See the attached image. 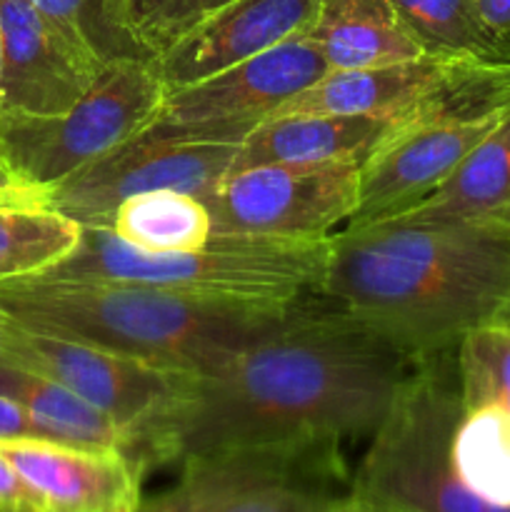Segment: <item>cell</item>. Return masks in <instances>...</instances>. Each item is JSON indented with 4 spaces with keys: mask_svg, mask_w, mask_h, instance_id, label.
I'll return each instance as SVG.
<instances>
[{
    "mask_svg": "<svg viewBox=\"0 0 510 512\" xmlns=\"http://www.w3.org/2000/svg\"><path fill=\"white\" fill-rule=\"evenodd\" d=\"M420 360L318 295L220 368L188 375L138 440L133 463L145 475L223 450L373 435Z\"/></svg>",
    "mask_w": 510,
    "mask_h": 512,
    "instance_id": "cell-1",
    "label": "cell"
},
{
    "mask_svg": "<svg viewBox=\"0 0 510 512\" xmlns=\"http://www.w3.org/2000/svg\"><path fill=\"white\" fill-rule=\"evenodd\" d=\"M318 295L415 358L448 353L510 308V228L408 218L343 228Z\"/></svg>",
    "mask_w": 510,
    "mask_h": 512,
    "instance_id": "cell-2",
    "label": "cell"
},
{
    "mask_svg": "<svg viewBox=\"0 0 510 512\" xmlns=\"http://www.w3.org/2000/svg\"><path fill=\"white\" fill-rule=\"evenodd\" d=\"M440 355L413 370L350 490L393 512H510V410H463Z\"/></svg>",
    "mask_w": 510,
    "mask_h": 512,
    "instance_id": "cell-3",
    "label": "cell"
},
{
    "mask_svg": "<svg viewBox=\"0 0 510 512\" xmlns=\"http://www.w3.org/2000/svg\"><path fill=\"white\" fill-rule=\"evenodd\" d=\"M310 300L273 308L108 280L23 278L0 285V313L25 328L185 375L220 368Z\"/></svg>",
    "mask_w": 510,
    "mask_h": 512,
    "instance_id": "cell-4",
    "label": "cell"
},
{
    "mask_svg": "<svg viewBox=\"0 0 510 512\" xmlns=\"http://www.w3.org/2000/svg\"><path fill=\"white\" fill-rule=\"evenodd\" d=\"M330 238L288 240L213 233L203 248L150 253L113 230L83 225L68 258L33 278L108 280L243 305H295L320 293Z\"/></svg>",
    "mask_w": 510,
    "mask_h": 512,
    "instance_id": "cell-5",
    "label": "cell"
},
{
    "mask_svg": "<svg viewBox=\"0 0 510 512\" xmlns=\"http://www.w3.org/2000/svg\"><path fill=\"white\" fill-rule=\"evenodd\" d=\"M163 98L150 60H113L63 113L0 110V163L20 188L50 190L138 135Z\"/></svg>",
    "mask_w": 510,
    "mask_h": 512,
    "instance_id": "cell-6",
    "label": "cell"
},
{
    "mask_svg": "<svg viewBox=\"0 0 510 512\" xmlns=\"http://www.w3.org/2000/svg\"><path fill=\"white\" fill-rule=\"evenodd\" d=\"M340 445L243 448L178 463L170 488L138 512H328L343 495Z\"/></svg>",
    "mask_w": 510,
    "mask_h": 512,
    "instance_id": "cell-7",
    "label": "cell"
},
{
    "mask_svg": "<svg viewBox=\"0 0 510 512\" xmlns=\"http://www.w3.org/2000/svg\"><path fill=\"white\" fill-rule=\"evenodd\" d=\"M328 70L308 35L285 40L210 78L165 90L158 113L140 133L165 140L243 143L250 130L318 83Z\"/></svg>",
    "mask_w": 510,
    "mask_h": 512,
    "instance_id": "cell-8",
    "label": "cell"
},
{
    "mask_svg": "<svg viewBox=\"0 0 510 512\" xmlns=\"http://www.w3.org/2000/svg\"><path fill=\"white\" fill-rule=\"evenodd\" d=\"M360 163H268L230 170L205 198L213 233L318 240L350 223Z\"/></svg>",
    "mask_w": 510,
    "mask_h": 512,
    "instance_id": "cell-9",
    "label": "cell"
},
{
    "mask_svg": "<svg viewBox=\"0 0 510 512\" xmlns=\"http://www.w3.org/2000/svg\"><path fill=\"white\" fill-rule=\"evenodd\" d=\"M0 360L55 380L130 435V460L145 430L173 405L188 375L85 340L40 333L0 313Z\"/></svg>",
    "mask_w": 510,
    "mask_h": 512,
    "instance_id": "cell-10",
    "label": "cell"
},
{
    "mask_svg": "<svg viewBox=\"0 0 510 512\" xmlns=\"http://www.w3.org/2000/svg\"><path fill=\"white\" fill-rule=\"evenodd\" d=\"M240 143L165 140L138 133L55 188L48 203L75 223L108 228L120 203L155 190L205 198L233 170Z\"/></svg>",
    "mask_w": 510,
    "mask_h": 512,
    "instance_id": "cell-11",
    "label": "cell"
},
{
    "mask_svg": "<svg viewBox=\"0 0 510 512\" xmlns=\"http://www.w3.org/2000/svg\"><path fill=\"white\" fill-rule=\"evenodd\" d=\"M503 115L478 120H400L398 128L360 163L358 205L345 228L398 218L423 203Z\"/></svg>",
    "mask_w": 510,
    "mask_h": 512,
    "instance_id": "cell-12",
    "label": "cell"
},
{
    "mask_svg": "<svg viewBox=\"0 0 510 512\" xmlns=\"http://www.w3.org/2000/svg\"><path fill=\"white\" fill-rule=\"evenodd\" d=\"M0 110L53 115L73 108L108 63L28 0H0Z\"/></svg>",
    "mask_w": 510,
    "mask_h": 512,
    "instance_id": "cell-13",
    "label": "cell"
},
{
    "mask_svg": "<svg viewBox=\"0 0 510 512\" xmlns=\"http://www.w3.org/2000/svg\"><path fill=\"white\" fill-rule=\"evenodd\" d=\"M320 0H233L150 60L165 90L183 88L308 35Z\"/></svg>",
    "mask_w": 510,
    "mask_h": 512,
    "instance_id": "cell-14",
    "label": "cell"
},
{
    "mask_svg": "<svg viewBox=\"0 0 510 512\" xmlns=\"http://www.w3.org/2000/svg\"><path fill=\"white\" fill-rule=\"evenodd\" d=\"M0 455L28 485L40 512H138L143 503V473L123 450L20 438L3 440Z\"/></svg>",
    "mask_w": 510,
    "mask_h": 512,
    "instance_id": "cell-15",
    "label": "cell"
},
{
    "mask_svg": "<svg viewBox=\"0 0 510 512\" xmlns=\"http://www.w3.org/2000/svg\"><path fill=\"white\" fill-rule=\"evenodd\" d=\"M465 58L420 55L378 68L328 70L318 83L305 88L273 115L330 113V115H408L433 90L448 80ZM270 115V118H273Z\"/></svg>",
    "mask_w": 510,
    "mask_h": 512,
    "instance_id": "cell-16",
    "label": "cell"
},
{
    "mask_svg": "<svg viewBox=\"0 0 510 512\" xmlns=\"http://www.w3.org/2000/svg\"><path fill=\"white\" fill-rule=\"evenodd\" d=\"M403 115H273L240 143L233 170L268 163H363Z\"/></svg>",
    "mask_w": 510,
    "mask_h": 512,
    "instance_id": "cell-17",
    "label": "cell"
},
{
    "mask_svg": "<svg viewBox=\"0 0 510 512\" xmlns=\"http://www.w3.org/2000/svg\"><path fill=\"white\" fill-rule=\"evenodd\" d=\"M398 218L510 228V110L433 195Z\"/></svg>",
    "mask_w": 510,
    "mask_h": 512,
    "instance_id": "cell-18",
    "label": "cell"
},
{
    "mask_svg": "<svg viewBox=\"0 0 510 512\" xmlns=\"http://www.w3.org/2000/svg\"><path fill=\"white\" fill-rule=\"evenodd\" d=\"M308 38L330 70L378 68L425 55L390 0H320Z\"/></svg>",
    "mask_w": 510,
    "mask_h": 512,
    "instance_id": "cell-19",
    "label": "cell"
},
{
    "mask_svg": "<svg viewBox=\"0 0 510 512\" xmlns=\"http://www.w3.org/2000/svg\"><path fill=\"white\" fill-rule=\"evenodd\" d=\"M0 395L28 413L43 440L78 448L123 450L130 458V435L55 380L0 360Z\"/></svg>",
    "mask_w": 510,
    "mask_h": 512,
    "instance_id": "cell-20",
    "label": "cell"
},
{
    "mask_svg": "<svg viewBox=\"0 0 510 512\" xmlns=\"http://www.w3.org/2000/svg\"><path fill=\"white\" fill-rule=\"evenodd\" d=\"M80 225L48 203L43 190L0 193V285L33 278L68 258Z\"/></svg>",
    "mask_w": 510,
    "mask_h": 512,
    "instance_id": "cell-21",
    "label": "cell"
},
{
    "mask_svg": "<svg viewBox=\"0 0 510 512\" xmlns=\"http://www.w3.org/2000/svg\"><path fill=\"white\" fill-rule=\"evenodd\" d=\"M425 55L510 63V40L495 33L473 0H390Z\"/></svg>",
    "mask_w": 510,
    "mask_h": 512,
    "instance_id": "cell-22",
    "label": "cell"
},
{
    "mask_svg": "<svg viewBox=\"0 0 510 512\" xmlns=\"http://www.w3.org/2000/svg\"><path fill=\"white\" fill-rule=\"evenodd\" d=\"M108 230L150 253L203 248L213 235L210 213L200 198L178 190H155L118 205Z\"/></svg>",
    "mask_w": 510,
    "mask_h": 512,
    "instance_id": "cell-23",
    "label": "cell"
},
{
    "mask_svg": "<svg viewBox=\"0 0 510 512\" xmlns=\"http://www.w3.org/2000/svg\"><path fill=\"white\" fill-rule=\"evenodd\" d=\"M45 18L93 50L103 63L153 60L140 40L133 0H28Z\"/></svg>",
    "mask_w": 510,
    "mask_h": 512,
    "instance_id": "cell-24",
    "label": "cell"
},
{
    "mask_svg": "<svg viewBox=\"0 0 510 512\" xmlns=\"http://www.w3.org/2000/svg\"><path fill=\"white\" fill-rule=\"evenodd\" d=\"M455 383L463 410H510V323L498 318L468 330L455 345Z\"/></svg>",
    "mask_w": 510,
    "mask_h": 512,
    "instance_id": "cell-25",
    "label": "cell"
},
{
    "mask_svg": "<svg viewBox=\"0 0 510 512\" xmlns=\"http://www.w3.org/2000/svg\"><path fill=\"white\" fill-rule=\"evenodd\" d=\"M233 0H148L135 15V28L150 55L163 53L190 28Z\"/></svg>",
    "mask_w": 510,
    "mask_h": 512,
    "instance_id": "cell-26",
    "label": "cell"
},
{
    "mask_svg": "<svg viewBox=\"0 0 510 512\" xmlns=\"http://www.w3.org/2000/svg\"><path fill=\"white\" fill-rule=\"evenodd\" d=\"M0 512H40L28 485L3 455H0Z\"/></svg>",
    "mask_w": 510,
    "mask_h": 512,
    "instance_id": "cell-27",
    "label": "cell"
},
{
    "mask_svg": "<svg viewBox=\"0 0 510 512\" xmlns=\"http://www.w3.org/2000/svg\"><path fill=\"white\" fill-rule=\"evenodd\" d=\"M20 438H40V430L20 405L0 395V443Z\"/></svg>",
    "mask_w": 510,
    "mask_h": 512,
    "instance_id": "cell-28",
    "label": "cell"
},
{
    "mask_svg": "<svg viewBox=\"0 0 510 512\" xmlns=\"http://www.w3.org/2000/svg\"><path fill=\"white\" fill-rule=\"evenodd\" d=\"M485 23L510 40V0H473Z\"/></svg>",
    "mask_w": 510,
    "mask_h": 512,
    "instance_id": "cell-29",
    "label": "cell"
},
{
    "mask_svg": "<svg viewBox=\"0 0 510 512\" xmlns=\"http://www.w3.org/2000/svg\"><path fill=\"white\" fill-rule=\"evenodd\" d=\"M328 512H393V510L375 503V500L365 498V495L355 493V490H348V493L338 495V498L333 500V505H330Z\"/></svg>",
    "mask_w": 510,
    "mask_h": 512,
    "instance_id": "cell-30",
    "label": "cell"
},
{
    "mask_svg": "<svg viewBox=\"0 0 510 512\" xmlns=\"http://www.w3.org/2000/svg\"><path fill=\"white\" fill-rule=\"evenodd\" d=\"M15 188H20V185L10 178V173L5 170V165L0 163V193H5V190H15Z\"/></svg>",
    "mask_w": 510,
    "mask_h": 512,
    "instance_id": "cell-31",
    "label": "cell"
},
{
    "mask_svg": "<svg viewBox=\"0 0 510 512\" xmlns=\"http://www.w3.org/2000/svg\"><path fill=\"white\" fill-rule=\"evenodd\" d=\"M0 83H3V28H0Z\"/></svg>",
    "mask_w": 510,
    "mask_h": 512,
    "instance_id": "cell-32",
    "label": "cell"
},
{
    "mask_svg": "<svg viewBox=\"0 0 510 512\" xmlns=\"http://www.w3.org/2000/svg\"><path fill=\"white\" fill-rule=\"evenodd\" d=\"M145 3H148V0H133V18H135V15H138V10L143 8Z\"/></svg>",
    "mask_w": 510,
    "mask_h": 512,
    "instance_id": "cell-33",
    "label": "cell"
},
{
    "mask_svg": "<svg viewBox=\"0 0 510 512\" xmlns=\"http://www.w3.org/2000/svg\"><path fill=\"white\" fill-rule=\"evenodd\" d=\"M503 320H508V323H510V308H508V310H505V315H503Z\"/></svg>",
    "mask_w": 510,
    "mask_h": 512,
    "instance_id": "cell-34",
    "label": "cell"
}]
</instances>
